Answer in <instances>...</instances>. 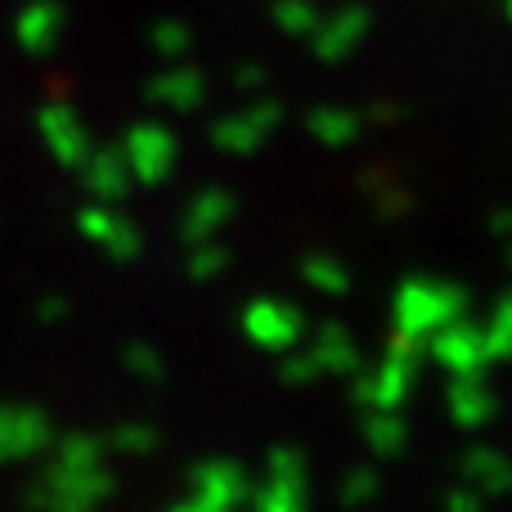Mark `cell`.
<instances>
[{"label": "cell", "instance_id": "6da1fadb", "mask_svg": "<svg viewBox=\"0 0 512 512\" xmlns=\"http://www.w3.org/2000/svg\"><path fill=\"white\" fill-rule=\"evenodd\" d=\"M463 310L459 292L454 288H432V283H409L396 301V315H400V337L414 342V337H432L441 333L445 324H454Z\"/></svg>", "mask_w": 512, "mask_h": 512}, {"label": "cell", "instance_id": "7a4b0ae2", "mask_svg": "<svg viewBox=\"0 0 512 512\" xmlns=\"http://www.w3.org/2000/svg\"><path fill=\"white\" fill-rule=\"evenodd\" d=\"M432 355L454 373V378H481V369L490 364L486 328H468L463 319L445 324L441 333H432Z\"/></svg>", "mask_w": 512, "mask_h": 512}, {"label": "cell", "instance_id": "3957f363", "mask_svg": "<svg viewBox=\"0 0 512 512\" xmlns=\"http://www.w3.org/2000/svg\"><path fill=\"white\" fill-rule=\"evenodd\" d=\"M126 162H131L135 180H149V185H162L176 167V135L158 122H144L126 135Z\"/></svg>", "mask_w": 512, "mask_h": 512}, {"label": "cell", "instance_id": "277c9868", "mask_svg": "<svg viewBox=\"0 0 512 512\" xmlns=\"http://www.w3.org/2000/svg\"><path fill=\"white\" fill-rule=\"evenodd\" d=\"M265 486L252 490V504L261 508H301L306 504V468L292 450H274L270 454V468H265Z\"/></svg>", "mask_w": 512, "mask_h": 512}, {"label": "cell", "instance_id": "5b68a950", "mask_svg": "<svg viewBox=\"0 0 512 512\" xmlns=\"http://www.w3.org/2000/svg\"><path fill=\"white\" fill-rule=\"evenodd\" d=\"M185 504L194 508H234V504H252V486L239 468L230 463H212V468L194 472V490Z\"/></svg>", "mask_w": 512, "mask_h": 512}, {"label": "cell", "instance_id": "8992f818", "mask_svg": "<svg viewBox=\"0 0 512 512\" xmlns=\"http://www.w3.org/2000/svg\"><path fill=\"white\" fill-rule=\"evenodd\" d=\"M45 436H50V423L36 409H14V405L0 409V463L36 454L45 445Z\"/></svg>", "mask_w": 512, "mask_h": 512}, {"label": "cell", "instance_id": "52a82bcc", "mask_svg": "<svg viewBox=\"0 0 512 512\" xmlns=\"http://www.w3.org/2000/svg\"><path fill=\"white\" fill-rule=\"evenodd\" d=\"M41 140L50 144V153L68 167H81L90 158V135L68 108H45L41 113Z\"/></svg>", "mask_w": 512, "mask_h": 512}, {"label": "cell", "instance_id": "ba28073f", "mask_svg": "<svg viewBox=\"0 0 512 512\" xmlns=\"http://www.w3.org/2000/svg\"><path fill=\"white\" fill-rule=\"evenodd\" d=\"M248 337L261 346H270V351H283V346L297 342V328H301V315L292 306H283V301H256L248 310Z\"/></svg>", "mask_w": 512, "mask_h": 512}, {"label": "cell", "instance_id": "9c48e42d", "mask_svg": "<svg viewBox=\"0 0 512 512\" xmlns=\"http://www.w3.org/2000/svg\"><path fill=\"white\" fill-rule=\"evenodd\" d=\"M81 176H86V185L95 189L99 198H122L126 185L135 180L131 162H126V149H90V158L81 162Z\"/></svg>", "mask_w": 512, "mask_h": 512}, {"label": "cell", "instance_id": "30bf717a", "mask_svg": "<svg viewBox=\"0 0 512 512\" xmlns=\"http://www.w3.org/2000/svg\"><path fill=\"white\" fill-rule=\"evenodd\" d=\"M364 32H369V18L360 9H342V14H333L328 23L315 27V50L324 59H342L355 45H364Z\"/></svg>", "mask_w": 512, "mask_h": 512}, {"label": "cell", "instance_id": "8fae6325", "mask_svg": "<svg viewBox=\"0 0 512 512\" xmlns=\"http://www.w3.org/2000/svg\"><path fill=\"white\" fill-rule=\"evenodd\" d=\"M274 117H279V108H274V104H265L261 113L248 108V113H239L234 122L216 126V144H225V149H234V153H252L256 144L274 131Z\"/></svg>", "mask_w": 512, "mask_h": 512}, {"label": "cell", "instance_id": "7c38bea8", "mask_svg": "<svg viewBox=\"0 0 512 512\" xmlns=\"http://www.w3.org/2000/svg\"><path fill=\"white\" fill-rule=\"evenodd\" d=\"M81 225H86L90 239L104 243V252H113L117 261H131V256L140 252V234L131 230V221H117V216H108V212H86Z\"/></svg>", "mask_w": 512, "mask_h": 512}, {"label": "cell", "instance_id": "4fadbf2b", "mask_svg": "<svg viewBox=\"0 0 512 512\" xmlns=\"http://www.w3.org/2000/svg\"><path fill=\"white\" fill-rule=\"evenodd\" d=\"M234 216V203L221 194V189H203V194L189 203V212H185V230H189V239H198L203 243L207 234H216L225 221Z\"/></svg>", "mask_w": 512, "mask_h": 512}, {"label": "cell", "instance_id": "5bb4252c", "mask_svg": "<svg viewBox=\"0 0 512 512\" xmlns=\"http://www.w3.org/2000/svg\"><path fill=\"white\" fill-rule=\"evenodd\" d=\"M59 27H63V14L54 5H32L23 18H18V41L27 50H50L59 41Z\"/></svg>", "mask_w": 512, "mask_h": 512}, {"label": "cell", "instance_id": "9a60e30c", "mask_svg": "<svg viewBox=\"0 0 512 512\" xmlns=\"http://www.w3.org/2000/svg\"><path fill=\"white\" fill-rule=\"evenodd\" d=\"M450 400H454V418H459L463 427H481L490 414H495V400H490V391L481 387L477 378H459V382H454Z\"/></svg>", "mask_w": 512, "mask_h": 512}, {"label": "cell", "instance_id": "2e32d148", "mask_svg": "<svg viewBox=\"0 0 512 512\" xmlns=\"http://www.w3.org/2000/svg\"><path fill=\"white\" fill-rule=\"evenodd\" d=\"M468 486L486 490V495H499V490L512 486V463L504 459V454H495V450H472V459H468Z\"/></svg>", "mask_w": 512, "mask_h": 512}, {"label": "cell", "instance_id": "e0dca14e", "mask_svg": "<svg viewBox=\"0 0 512 512\" xmlns=\"http://www.w3.org/2000/svg\"><path fill=\"white\" fill-rule=\"evenodd\" d=\"M153 99L167 108H198L203 104V77L198 72H167L153 81Z\"/></svg>", "mask_w": 512, "mask_h": 512}, {"label": "cell", "instance_id": "ac0fdd59", "mask_svg": "<svg viewBox=\"0 0 512 512\" xmlns=\"http://www.w3.org/2000/svg\"><path fill=\"white\" fill-rule=\"evenodd\" d=\"M310 360H315L319 373H346V369H355V346L346 342V333H337L333 328V333L319 337V346H315Z\"/></svg>", "mask_w": 512, "mask_h": 512}, {"label": "cell", "instance_id": "d6986e66", "mask_svg": "<svg viewBox=\"0 0 512 512\" xmlns=\"http://www.w3.org/2000/svg\"><path fill=\"white\" fill-rule=\"evenodd\" d=\"M364 432H369L373 450H382V454H396L400 445H405V427H400L396 409H378V414L364 423Z\"/></svg>", "mask_w": 512, "mask_h": 512}, {"label": "cell", "instance_id": "ffe728a7", "mask_svg": "<svg viewBox=\"0 0 512 512\" xmlns=\"http://www.w3.org/2000/svg\"><path fill=\"white\" fill-rule=\"evenodd\" d=\"M310 126H315V135H319V140H328V144H351L355 131H360V117L337 113V108L328 113V108H324V113H315V122H310Z\"/></svg>", "mask_w": 512, "mask_h": 512}, {"label": "cell", "instance_id": "44dd1931", "mask_svg": "<svg viewBox=\"0 0 512 512\" xmlns=\"http://www.w3.org/2000/svg\"><path fill=\"white\" fill-rule=\"evenodd\" d=\"M486 346H490V360L512 355V297L495 310V319L486 324Z\"/></svg>", "mask_w": 512, "mask_h": 512}, {"label": "cell", "instance_id": "7402d4cb", "mask_svg": "<svg viewBox=\"0 0 512 512\" xmlns=\"http://www.w3.org/2000/svg\"><path fill=\"white\" fill-rule=\"evenodd\" d=\"M306 279L315 283V288L333 292V297H342V292H346V283H351V279H346V270H342V265H337V261H324V256H315V261L306 265Z\"/></svg>", "mask_w": 512, "mask_h": 512}, {"label": "cell", "instance_id": "603a6c76", "mask_svg": "<svg viewBox=\"0 0 512 512\" xmlns=\"http://www.w3.org/2000/svg\"><path fill=\"white\" fill-rule=\"evenodd\" d=\"M274 18H279V27H288V32H301V36H315V27H319L315 9H310L306 0H283Z\"/></svg>", "mask_w": 512, "mask_h": 512}, {"label": "cell", "instance_id": "cb8c5ba5", "mask_svg": "<svg viewBox=\"0 0 512 512\" xmlns=\"http://www.w3.org/2000/svg\"><path fill=\"white\" fill-rule=\"evenodd\" d=\"M153 41H158V50H162V54H180V50H189V32H185V27H176V23H162L158 32H153Z\"/></svg>", "mask_w": 512, "mask_h": 512}, {"label": "cell", "instance_id": "d4e9b609", "mask_svg": "<svg viewBox=\"0 0 512 512\" xmlns=\"http://www.w3.org/2000/svg\"><path fill=\"white\" fill-rule=\"evenodd\" d=\"M113 441H117V450H126V454H144V450H153V432H144V427H122V432H117Z\"/></svg>", "mask_w": 512, "mask_h": 512}, {"label": "cell", "instance_id": "484cf974", "mask_svg": "<svg viewBox=\"0 0 512 512\" xmlns=\"http://www.w3.org/2000/svg\"><path fill=\"white\" fill-rule=\"evenodd\" d=\"M216 270H225V252H216V248H198L194 261H189V274H198V279H207Z\"/></svg>", "mask_w": 512, "mask_h": 512}, {"label": "cell", "instance_id": "4316f807", "mask_svg": "<svg viewBox=\"0 0 512 512\" xmlns=\"http://www.w3.org/2000/svg\"><path fill=\"white\" fill-rule=\"evenodd\" d=\"M373 490H378L373 472H351V490H346V504H360V499H369Z\"/></svg>", "mask_w": 512, "mask_h": 512}, {"label": "cell", "instance_id": "83f0119b", "mask_svg": "<svg viewBox=\"0 0 512 512\" xmlns=\"http://www.w3.org/2000/svg\"><path fill=\"white\" fill-rule=\"evenodd\" d=\"M131 364H135V369H131L135 378H158V355H153V351H149V355L131 351Z\"/></svg>", "mask_w": 512, "mask_h": 512}]
</instances>
